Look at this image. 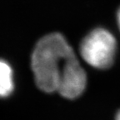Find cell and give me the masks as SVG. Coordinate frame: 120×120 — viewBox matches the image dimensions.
Listing matches in <instances>:
<instances>
[{
	"mask_svg": "<svg viewBox=\"0 0 120 120\" xmlns=\"http://www.w3.org/2000/svg\"><path fill=\"white\" fill-rule=\"evenodd\" d=\"M73 55L74 51L61 34L52 33L42 38L31 58V68L37 86L45 93L58 91L64 68Z\"/></svg>",
	"mask_w": 120,
	"mask_h": 120,
	"instance_id": "obj_1",
	"label": "cell"
},
{
	"mask_svg": "<svg viewBox=\"0 0 120 120\" xmlns=\"http://www.w3.org/2000/svg\"><path fill=\"white\" fill-rule=\"evenodd\" d=\"M117 43L114 36L105 28H95L82 40L80 53L90 66L99 69L110 68L114 61Z\"/></svg>",
	"mask_w": 120,
	"mask_h": 120,
	"instance_id": "obj_2",
	"label": "cell"
},
{
	"mask_svg": "<svg viewBox=\"0 0 120 120\" xmlns=\"http://www.w3.org/2000/svg\"><path fill=\"white\" fill-rule=\"evenodd\" d=\"M87 85V75L76 55L69 58L59 81L58 92L66 98H76L83 93Z\"/></svg>",
	"mask_w": 120,
	"mask_h": 120,
	"instance_id": "obj_3",
	"label": "cell"
},
{
	"mask_svg": "<svg viewBox=\"0 0 120 120\" xmlns=\"http://www.w3.org/2000/svg\"><path fill=\"white\" fill-rule=\"evenodd\" d=\"M14 88L13 72L9 64L0 59V98H6Z\"/></svg>",
	"mask_w": 120,
	"mask_h": 120,
	"instance_id": "obj_4",
	"label": "cell"
},
{
	"mask_svg": "<svg viewBox=\"0 0 120 120\" xmlns=\"http://www.w3.org/2000/svg\"><path fill=\"white\" fill-rule=\"evenodd\" d=\"M117 21H118V28L120 29V8L118 10V13H117Z\"/></svg>",
	"mask_w": 120,
	"mask_h": 120,
	"instance_id": "obj_5",
	"label": "cell"
},
{
	"mask_svg": "<svg viewBox=\"0 0 120 120\" xmlns=\"http://www.w3.org/2000/svg\"><path fill=\"white\" fill-rule=\"evenodd\" d=\"M116 120H120V110L118 111L116 115Z\"/></svg>",
	"mask_w": 120,
	"mask_h": 120,
	"instance_id": "obj_6",
	"label": "cell"
}]
</instances>
